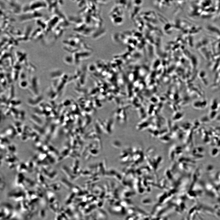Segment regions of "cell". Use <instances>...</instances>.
I'll list each match as a JSON object with an SVG mask.
<instances>
[{
	"label": "cell",
	"instance_id": "1",
	"mask_svg": "<svg viewBox=\"0 0 220 220\" xmlns=\"http://www.w3.org/2000/svg\"><path fill=\"white\" fill-rule=\"evenodd\" d=\"M47 4L42 1H33L30 4L31 11H36V10L44 8L47 7Z\"/></svg>",
	"mask_w": 220,
	"mask_h": 220
}]
</instances>
